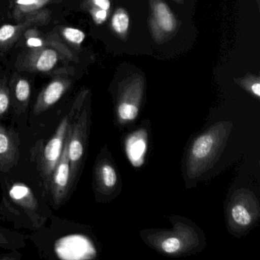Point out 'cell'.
Instances as JSON below:
<instances>
[{"instance_id": "6da1fadb", "label": "cell", "mask_w": 260, "mask_h": 260, "mask_svg": "<svg viewBox=\"0 0 260 260\" xmlns=\"http://www.w3.org/2000/svg\"><path fill=\"white\" fill-rule=\"evenodd\" d=\"M79 110H80V102L77 100L74 103L71 112L66 116L63 117L55 133L44 147L40 161L39 162V170L40 171L44 187L48 191L51 175L63 151L70 124L72 122L73 119Z\"/></svg>"}, {"instance_id": "7a4b0ae2", "label": "cell", "mask_w": 260, "mask_h": 260, "mask_svg": "<svg viewBox=\"0 0 260 260\" xmlns=\"http://www.w3.org/2000/svg\"><path fill=\"white\" fill-rule=\"evenodd\" d=\"M89 115L87 109L77 112L71 123V133L68 143V156L71 165V184L78 176L83 164L86 149L88 132H89Z\"/></svg>"}, {"instance_id": "3957f363", "label": "cell", "mask_w": 260, "mask_h": 260, "mask_svg": "<svg viewBox=\"0 0 260 260\" xmlns=\"http://www.w3.org/2000/svg\"><path fill=\"white\" fill-rule=\"evenodd\" d=\"M71 128V124H70L69 129H68V136L65 141L61 156L50 179L48 191L51 194L55 208H58L64 203L72 188L71 165H70L69 156H68V143H69Z\"/></svg>"}, {"instance_id": "277c9868", "label": "cell", "mask_w": 260, "mask_h": 260, "mask_svg": "<svg viewBox=\"0 0 260 260\" xmlns=\"http://www.w3.org/2000/svg\"><path fill=\"white\" fill-rule=\"evenodd\" d=\"M19 141L14 132L0 124V170L9 171L19 159Z\"/></svg>"}, {"instance_id": "5b68a950", "label": "cell", "mask_w": 260, "mask_h": 260, "mask_svg": "<svg viewBox=\"0 0 260 260\" xmlns=\"http://www.w3.org/2000/svg\"><path fill=\"white\" fill-rule=\"evenodd\" d=\"M152 16V29L156 37L173 32L177 26L176 18L167 4L157 0L153 4Z\"/></svg>"}, {"instance_id": "8992f818", "label": "cell", "mask_w": 260, "mask_h": 260, "mask_svg": "<svg viewBox=\"0 0 260 260\" xmlns=\"http://www.w3.org/2000/svg\"><path fill=\"white\" fill-rule=\"evenodd\" d=\"M69 88V83L64 80H55L50 83L41 92L34 106L35 115H39L52 107L63 96Z\"/></svg>"}, {"instance_id": "52a82bcc", "label": "cell", "mask_w": 260, "mask_h": 260, "mask_svg": "<svg viewBox=\"0 0 260 260\" xmlns=\"http://www.w3.org/2000/svg\"><path fill=\"white\" fill-rule=\"evenodd\" d=\"M9 196L13 203L23 209L31 218L35 216L37 217L39 203L32 190L28 185L16 182L9 189Z\"/></svg>"}, {"instance_id": "ba28073f", "label": "cell", "mask_w": 260, "mask_h": 260, "mask_svg": "<svg viewBox=\"0 0 260 260\" xmlns=\"http://www.w3.org/2000/svg\"><path fill=\"white\" fill-rule=\"evenodd\" d=\"M95 180L100 190L112 188L117 182L116 172L110 164L100 162L95 170Z\"/></svg>"}, {"instance_id": "9c48e42d", "label": "cell", "mask_w": 260, "mask_h": 260, "mask_svg": "<svg viewBox=\"0 0 260 260\" xmlns=\"http://www.w3.org/2000/svg\"><path fill=\"white\" fill-rule=\"evenodd\" d=\"M214 143V139L210 134L202 135L193 144L191 154L198 159L207 157L212 150Z\"/></svg>"}, {"instance_id": "30bf717a", "label": "cell", "mask_w": 260, "mask_h": 260, "mask_svg": "<svg viewBox=\"0 0 260 260\" xmlns=\"http://www.w3.org/2000/svg\"><path fill=\"white\" fill-rule=\"evenodd\" d=\"M112 28L118 36L125 37L130 26V18L125 10L118 9L112 16Z\"/></svg>"}, {"instance_id": "8fae6325", "label": "cell", "mask_w": 260, "mask_h": 260, "mask_svg": "<svg viewBox=\"0 0 260 260\" xmlns=\"http://www.w3.org/2000/svg\"><path fill=\"white\" fill-rule=\"evenodd\" d=\"M58 54L54 50L45 49L39 55L36 61V69L40 72H48L57 64Z\"/></svg>"}, {"instance_id": "7c38bea8", "label": "cell", "mask_w": 260, "mask_h": 260, "mask_svg": "<svg viewBox=\"0 0 260 260\" xmlns=\"http://www.w3.org/2000/svg\"><path fill=\"white\" fill-rule=\"evenodd\" d=\"M146 144L143 139L135 140L128 144L127 147V153L132 162L134 164L139 162L140 159H142L144 153H145Z\"/></svg>"}, {"instance_id": "4fadbf2b", "label": "cell", "mask_w": 260, "mask_h": 260, "mask_svg": "<svg viewBox=\"0 0 260 260\" xmlns=\"http://www.w3.org/2000/svg\"><path fill=\"white\" fill-rule=\"evenodd\" d=\"M231 217L234 222L240 226H248L252 221V217L243 205H236L231 209Z\"/></svg>"}, {"instance_id": "5bb4252c", "label": "cell", "mask_w": 260, "mask_h": 260, "mask_svg": "<svg viewBox=\"0 0 260 260\" xmlns=\"http://www.w3.org/2000/svg\"><path fill=\"white\" fill-rule=\"evenodd\" d=\"M138 106L133 103L122 102L118 106V112L120 118L125 121H132L135 120L138 117Z\"/></svg>"}, {"instance_id": "9a60e30c", "label": "cell", "mask_w": 260, "mask_h": 260, "mask_svg": "<svg viewBox=\"0 0 260 260\" xmlns=\"http://www.w3.org/2000/svg\"><path fill=\"white\" fill-rule=\"evenodd\" d=\"M31 95V86L25 79H21L16 83L15 95L16 100L22 104H26Z\"/></svg>"}, {"instance_id": "2e32d148", "label": "cell", "mask_w": 260, "mask_h": 260, "mask_svg": "<svg viewBox=\"0 0 260 260\" xmlns=\"http://www.w3.org/2000/svg\"><path fill=\"white\" fill-rule=\"evenodd\" d=\"M62 33L68 42L76 45H81L86 39L85 33L77 28H65Z\"/></svg>"}, {"instance_id": "e0dca14e", "label": "cell", "mask_w": 260, "mask_h": 260, "mask_svg": "<svg viewBox=\"0 0 260 260\" xmlns=\"http://www.w3.org/2000/svg\"><path fill=\"white\" fill-rule=\"evenodd\" d=\"M10 96L8 89L0 85V117L4 116L10 109Z\"/></svg>"}, {"instance_id": "ac0fdd59", "label": "cell", "mask_w": 260, "mask_h": 260, "mask_svg": "<svg viewBox=\"0 0 260 260\" xmlns=\"http://www.w3.org/2000/svg\"><path fill=\"white\" fill-rule=\"evenodd\" d=\"M180 240L176 237H170V238L166 239L161 244L162 250L169 254L175 253L177 252L180 249Z\"/></svg>"}, {"instance_id": "d6986e66", "label": "cell", "mask_w": 260, "mask_h": 260, "mask_svg": "<svg viewBox=\"0 0 260 260\" xmlns=\"http://www.w3.org/2000/svg\"><path fill=\"white\" fill-rule=\"evenodd\" d=\"M16 28L12 25H5L0 28V42H8L16 36Z\"/></svg>"}, {"instance_id": "ffe728a7", "label": "cell", "mask_w": 260, "mask_h": 260, "mask_svg": "<svg viewBox=\"0 0 260 260\" xmlns=\"http://www.w3.org/2000/svg\"><path fill=\"white\" fill-rule=\"evenodd\" d=\"M91 13H92L94 22L98 24V25L103 24L107 19L108 11H106V10H101V9L96 8V7H94Z\"/></svg>"}, {"instance_id": "44dd1931", "label": "cell", "mask_w": 260, "mask_h": 260, "mask_svg": "<svg viewBox=\"0 0 260 260\" xmlns=\"http://www.w3.org/2000/svg\"><path fill=\"white\" fill-rule=\"evenodd\" d=\"M246 83H249V89L252 94L255 95V96H260V83L258 81V79L255 80L252 78V80H246Z\"/></svg>"}, {"instance_id": "7402d4cb", "label": "cell", "mask_w": 260, "mask_h": 260, "mask_svg": "<svg viewBox=\"0 0 260 260\" xmlns=\"http://www.w3.org/2000/svg\"><path fill=\"white\" fill-rule=\"evenodd\" d=\"M92 2L94 7L106 11H109L111 7L110 0H92Z\"/></svg>"}, {"instance_id": "603a6c76", "label": "cell", "mask_w": 260, "mask_h": 260, "mask_svg": "<svg viewBox=\"0 0 260 260\" xmlns=\"http://www.w3.org/2000/svg\"><path fill=\"white\" fill-rule=\"evenodd\" d=\"M27 45L29 47H33V48H39V47L43 45V42L41 39H36V38H30L27 41Z\"/></svg>"}, {"instance_id": "cb8c5ba5", "label": "cell", "mask_w": 260, "mask_h": 260, "mask_svg": "<svg viewBox=\"0 0 260 260\" xmlns=\"http://www.w3.org/2000/svg\"><path fill=\"white\" fill-rule=\"evenodd\" d=\"M7 243H8V242H7V239L2 234H0V246H4V245L7 244Z\"/></svg>"}, {"instance_id": "d4e9b609", "label": "cell", "mask_w": 260, "mask_h": 260, "mask_svg": "<svg viewBox=\"0 0 260 260\" xmlns=\"http://www.w3.org/2000/svg\"><path fill=\"white\" fill-rule=\"evenodd\" d=\"M46 1H48V0H36V9L39 8V7L43 6L44 4L46 3Z\"/></svg>"}, {"instance_id": "484cf974", "label": "cell", "mask_w": 260, "mask_h": 260, "mask_svg": "<svg viewBox=\"0 0 260 260\" xmlns=\"http://www.w3.org/2000/svg\"><path fill=\"white\" fill-rule=\"evenodd\" d=\"M4 258V257L0 256V259H3ZM12 258H11V257H5V259H12Z\"/></svg>"}, {"instance_id": "4316f807", "label": "cell", "mask_w": 260, "mask_h": 260, "mask_svg": "<svg viewBox=\"0 0 260 260\" xmlns=\"http://www.w3.org/2000/svg\"><path fill=\"white\" fill-rule=\"evenodd\" d=\"M176 2L179 3V4H181L182 3V0H176Z\"/></svg>"}]
</instances>
